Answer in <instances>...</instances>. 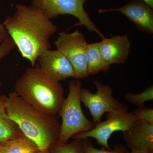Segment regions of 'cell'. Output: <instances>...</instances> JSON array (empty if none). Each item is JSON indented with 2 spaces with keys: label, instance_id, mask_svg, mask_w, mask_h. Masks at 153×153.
Listing matches in <instances>:
<instances>
[{
  "label": "cell",
  "instance_id": "6da1fadb",
  "mask_svg": "<svg viewBox=\"0 0 153 153\" xmlns=\"http://www.w3.org/2000/svg\"><path fill=\"white\" fill-rule=\"evenodd\" d=\"M22 57L36 66L37 58L50 49V38L57 30L56 25L39 9L19 4L13 15L3 23Z\"/></svg>",
  "mask_w": 153,
  "mask_h": 153
},
{
  "label": "cell",
  "instance_id": "7a4b0ae2",
  "mask_svg": "<svg viewBox=\"0 0 153 153\" xmlns=\"http://www.w3.org/2000/svg\"><path fill=\"white\" fill-rule=\"evenodd\" d=\"M6 111L25 136L45 150L57 142L61 123L56 116L47 114L19 97L15 91L7 96Z\"/></svg>",
  "mask_w": 153,
  "mask_h": 153
},
{
  "label": "cell",
  "instance_id": "3957f363",
  "mask_svg": "<svg viewBox=\"0 0 153 153\" xmlns=\"http://www.w3.org/2000/svg\"><path fill=\"white\" fill-rule=\"evenodd\" d=\"M14 91L28 103L52 116L58 114L65 98L62 84L50 79L38 66L26 69L17 79Z\"/></svg>",
  "mask_w": 153,
  "mask_h": 153
},
{
  "label": "cell",
  "instance_id": "277c9868",
  "mask_svg": "<svg viewBox=\"0 0 153 153\" xmlns=\"http://www.w3.org/2000/svg\"><path fill=\"white\" fill-rule=\"evenodd\" d=\"M82 83L78 79L71 80L68 84V93L64 98L58 114L61 117L60 135L57 142L67 143L76 134L90 131L95 123L88 119L81 107L80 91Z\"/></svg>",
  "mask_w": 153,
  "mask_h": 153
},
{
  "label": "cell",
  "instance_id": "5b68a950",
  "mask_svg": "<svg viewBox=\"0 0 153 153\" xmlns=\"http://www.w3.org/2000/svg\"><path fill=\"white\" fill-rule=\"evenodd\" d=\"M137 120L132 112L122 110H114L106 113V120L95 123L94 127L88 131L76 134L72 138L84 140L95 139L97 143L106 148L112 149L108 145V140L115 132L126 131Z\"/></svg>",
  "mask_w": 153,
  "mask_h": 153
},
{
  "label": "cell",
  "instance_id": "8992f818",
  "mask_svg": "<svg viewBox=\"0 0 153 153\" xmlns=\"http://www.w3.org/2000/svg\"><path fill=\"white\" fill-rule=\"evenodd\" d=\"M87 0H32V6L40 10L47 18L53 19L60 15L74 16L78 19L75 26H85L90 32H94L102 38L104 36L91 21L84 8Z\"/></svg>",
  "mask_w": 153,
  "mask_h": 153
},
{
  "label": "cell",
  "instance_id": "52a82bcc",
  "mask_svg": "<svg viewBox=\"0 0 153 153\" xmlns=\"http://www.w3.org/2000/svg\"><path fill=\"white\" fill-rule=\"evenodd\" d=\"M55 44L57 50L65 55L73 66L74 78L83 79L90 75L88 67V44L83 33L78 30L71 33L62 32Z\"/></svg>",
  "mask_w": 153,
  "mask_h": 153
},
{
  "label": "cell",
  "instance_id": "ba28073f",
  "mask_svg": "<svg viewBox=\"0 0 153 153\" xmlns=\"http://www.w3.org/2000/svg\"><path fill=\"white\" fill-rule=\"evenodd\" d=\"M97 88L96 92L93 93L89 89L81 88V101L89 109L93 122L97 123L101 120L104 114L114 110L128 111L127 107L113 96L112 88L104 85L97 80H94Z\"/></svg>",
  "mask_w": 153,
  "mask_h": 153
},
{
  "label": "cell",
  "instance_id": "9c48e42d",
  "mask_svg": "<svg viewBox=\"0 0 153 153\" xmlns=\"http://www.w3.org/2000/svg\"><path fill=\"white\" fill-rule=\"evenodd\" d=\"M38 67L50 79L60 82L75 76L74 68L59 50H45L38 56Z\"/></svg>",
  "mask_w": 153,
  "mask_h": 153
},
{
  "label": "cell",
  "instance_id": "30bf717a",
  "mask_svg": "<svg viewBox=\"0 0 153 153\" xmlns=\"http://www.w3.org/2000/svg\"><path fill=\"white\" fill-rule=\"evenodd\" d=\"M118 12L123 14L140 31L153 33V8L142 0H132L126 5L117 8L100 9V13Z\"/></svg>",
  "mask_w": 153,
  "mask_h": 153
},
{
  "label": "cell",
  "instance_id": "8fae6325",
  "mask_svg": "<svg viewBox=\"0 0 153 153\" xmlns=\"http://www.w3.org/2000/svg\"><path fill=\"white\" fill-rule=\"evenodd\" d=\"M123 134L131 152L153 153V124L137 120Z\"/></svg>",
  "mask_w": 153,
  "mask_h": 153
},
{
  "label": "cell",
  "instance_id": "7c38bea8",
  "mask_svg": "<svg viewBox=\"0 0 153 153\" xmlns=\"http://www.w3.org/2000/svg\"><path fill=\"white\" fill-rule=\"evenodd\" d=\"M102 56L108 65L126 62L131 51V43L127 34L102 38L99 42Z\"/></svg>",
  "mask_w": 153,
  "mask_h": 153
},
{
  "label": "cell",
  "instance_id": "4fadbf2b",
  "mask_svg": "<svg viewBox=\"0 0 153 153\" xmlns=\"http://www.w3.org/2000/svg\"><path fill=\"white\" fill-rule=\"evenodd\" d=\"M7 98V96L0 95V142L1 143L24 134L7 114L5 107Z\"/></svg>",
  "mask_w": 153,
  "mask_h": 153
},
{
  "label": "cell",
  "instance_id": "5bb4252c",
  "mask_svg": "<svg viewBox=\"0 0 153 153\" xmlns=\"http://www.w3.org/2000/svg\"><path fill=\"white\" fill-rule=\"evenodd\" d=\"M1 143V153H34L39 150L36 144L24 134Z\"/></svg>",
  "mask_w": 153,
  "mask_h": 153
},
{
  "label": "cell",
  "instance_id": "9a60e30c",
  "mask_svg": "<svg viewBox=\"0 0 153 153\" xmlns=\"http://www.w3.org/2000/svg\"><path fill=\"white\" fill-rule=\"evenodd\" d=\"M87 58L89 74L94 75L110 68V65L105 62L100 51L99 42L88 44Z\"/></svg>",
  "mask_w": 153,
  "mask_h": 153
},
{
  "label": "cell",
  "instance_id": "2e32d148",
  "mask_svg": "<svg viewBox=\"0 0 153 153\" xmlns=\"http://www.w3.org/2000/svg\"><path fill=\"white\" fill-rule=\"evenodd\" d=\"M74 139L70 143H55L51 146L49 150L52 153H84L82 140Z\"/></svg>",
  "mask_w": 153,
  "mask_h": 153
},
{
  "label": "cell",
  "instance_id": "e0dca14e",
  "mask_svg": "<svg viewBox=\"0 0 153 153\" xmlns=\"http://www.w3.org/2000/svg\"><path fill=\"white\" fill-rule=\"evenodd\" d=\"M126 100L137 107L145 105L146 102L153 100V86L147 88L142 92L139 94L126 92L124 95Z\"/></svg>",
  "mask_w": 153,
  "mask_h": 153
},
{
  "label": "cell",
  "instance_id": "ac0fdd59",
  "mask_svg": "<svg viewBox=\"0 0 153 153\" xmlns=\"http://www.w3.org/2000/svg\"><path fill=\"white\" fill-rule=\"evenodd\" d=\"M84 153H125L126 148L121 145L115 146L114 149H99L93 146L91 142L87 139L82 140Z\"/></svg>",
  "mask_w": 153,
  "mask_h": 153
},
{
  "label": "cell",
  "instance_id": "d6986e66",
  "mask_svg": "<svg viewBox=\"0 0 153 153\" xmlns=\"http://www.w3.org/2000/svg\"><path fill=\"white\" fill-rule=\"evenodd\" d=\"M138 120L146 122L153 124V109L146 107L144 105L138 107L136 109L132 112Z\"/></svg>",
  "mask_w": 153,
  "mask_h": 153
},
{
  "label": "cell",
  "instance_id": "ffe728a7",
  "mask_svg": "<svg viewBox=\"0 0 153 153\" xmlns=\"http://www.w3.org/2000/svg\"><path fill=\"white\" fill-rule=\"evenodd\" d=\"M16 47L14 41L8 35L0 45V60L9 55Z\"/></svg>",
  "mask_w": 153,
  "mask_h": 153
},
{
  "label": "cell",
  "instance_id": "44dd1931",
  "mask_svg": "<svg viewBox=\"0 0 153 153\" xmlns=\"http://www.w3.org/2000/svg\"><path fill=\"white\" fill-rule=\"evenodd\" d=\"M8 35L3 24H0V36Z\"/></svg>",
  "mask_w": 153,
  "mask_h": 153
},
{
  "label": "cell",
  "instance_id": "7402d4cb",
  "mask_svg": "<svg viewBox=\"0 0 153 153\" xmlns=\"http://www.w3.org/2000/svg\"><path fill=\"white\" fill-rule=\"evenodd\" d=\"M142 1L148 5L150 6L152 8H153V0H142Z\"/></svg>",
  "mask_w": 153,
  "mask_h": 153
},
{
  "label": "cell",
  "instance_id": "603a6c76",
  "mask_svg": "<svg viewBox=\"0 0 153 153\" xmlns=\"http://www.w3.org/2000/svg\"><path fill=\"white\" fill-rule=\"evenodd\" d=\"M34 153H52L50 152L49 149H47L45 150H39L38 152H36Z\"/></svg>",
  "mask_w": 153,
  "mask_h": 153
},
{
  "label": "cell",
  "instance_id": "cb8c5ba5",
  "mask_svg": "<svg viewBox=\"0 0 153 153\" xmlns=\"http://www.w3.org/2000/svg\"><path fill=\"white\" fill-rule=\"evenodd\" d=\"M125 153H151L149 152H128V151H126Z\"/></svg>",
  "mask_w": 153,
  "mask_h": 153
},
{
  "label": "cell",
  "instance_id": "d4e9b609",
  "mask_svg": "<svg viewBox=\"0 0 153 153\" xmlns=\"http://www.w3.org/2000/svg\"><path fill=\"white\" fill-rule=\"evenodd\" d=\"M8 35H6V36H0V43H1V42L4 40L5 38L6 37H7Z\"/></svg>",
  "mask_w": 153,
  "mask_h": 153
},
{
  "label": "cell",
  "instance_id": "484cf974",
  "mask_svg": "<svg viewBox=\"0 0 153 153\" xmlns=\"http://www.w3.org/2000/svg\"><path fill=\"white\" fill-rule=\"evenodd\" d=\"M2 143H1L0 142V153H1L2 151Z\"/></svg>",
  "mask_w": 153,
  "mask_h": 153
},
{
  "label": "cell",
  "instance_id": "4316f807",
  "mask_svg": "<svg viewBox=\"0 0 153 153\" xmlns=\"http://www.w3.org/2000/svg\"><path fill=\"white\" fill-rule=\"evenodd\" d=\"M1 82H0V86H1Z\"/></svg>",
  "mask_w": 153,
  "mask_h": 153
}]
</instances>
